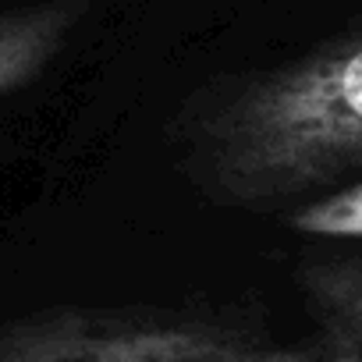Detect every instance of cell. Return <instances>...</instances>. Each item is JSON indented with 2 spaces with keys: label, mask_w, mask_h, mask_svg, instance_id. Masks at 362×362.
<instances>
[{
  "label": "cell",
  "mask_w": 362,
  "mask_h": 362,
  "mask_svg": "<svg viewBox=\"0 0 362 362\" xmlns=\"http://www.w3.org/2000/svg\"><path fill=\"white\" fill-rule=\"evenodd\" d=\"M189 149L199 185L249 210L362 177V29L235 86L192 121Z\"/></svg>",
  "instance_id": "1"
},
{
  "label": "cell",
  "mask_w": 362,
  "mask_h": 362,
  "mask_svg": "<svg viewBox=\"0 0 362 362\" xmlns=\"http://www.w3.org/2000/svg\"><path fill=\"white\" fill-rule=\"evenodd\" d=\"M0 362H313L203 316L156 309H50L0 327Z\"/></svg>",
  "instance_id": "2"
},
{
  "label": "cell",
  "mask_w": 362,
  "mask_h": 362,
  "mask_svg": "<svg viewBox=\"0 0 362 362\" xmlns=\"http://www.w3.org/2000/svg\"><path fill=\"white\" fill-rule=\"evenodd\" d=\"M82 8L75 0H43L0 15V100L36 82L64 50Z\"/></svg>",
  "instance_id": "3"
},
{
  "label": "cell",
  "mask_w": 362,
  "mask_h": 362,
  "mask_svg": "<svg viewBox=\"0 0 362 362\" xmlns=\"http://www.w3.org/2000/svg\"><path fill=\"white\" fill-rule=\"evenodd\" d=\"M302 291L341 351H362V245L305 263Z\"/></svg>",
  "instance_id": "4"
},
{
  "label": "cell",
  "mask_w": 362,
  "mask_h": 362,
  "mask_svg": "<svg viewBox=\"0 0 362 362\" xmlns=\"http://www.w3.org/2000/svg\"><path fill=\"white\" fill-rule=\"evenodd\" d=\"M288 228L323 242L362 245V177L298 203L288 214Z\"/></svg>",
  "instance_id": "5"
}]
</instances>
